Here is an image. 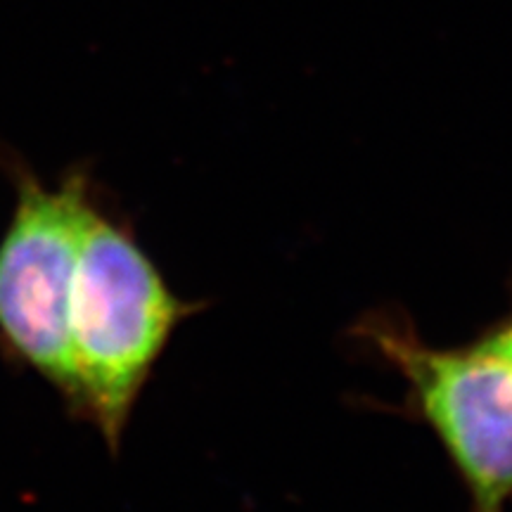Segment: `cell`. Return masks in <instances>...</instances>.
Returning a JSON list of instances; mask_svg holds the SVG:
<instances>
[{
  "instance_id": "obj_4",
  "label": "cell",
  "mask_w": 512,
  "mask_h": 512,
  "mask_svg": "<svg viewBox=\"0 0 512 512\" xmlns=\"http://www.w3.org/2000/svg\"><path fill=\"white\" fill-rule=\"evenodd\" d=\"M479 335H482L484 339H489V342L494 344V347L512 363V302L508 309H505L501 316L494 320V323L486 325Z\"/></svg>"
},
{
  "instance_id": "obj_1",
  "label": "cell",
  "mask_w": 512,
  "mask_h": 512,
  "mask_svg": "<svg viewBox=\"0 0 512 512\" xmlns=\"http://www.w3.org/2000/svg\"><path fill=\"white\" fill-rule=\"evenodd\" d=\"M166 285L136 238L93 211L69 297L79 413L117 453L140 392L183 320L202 311Z\"/></svg>"
},
{
  "instance_id": "obj_2",
  "label": "cell",
  "mask_w": 512,
  "mask_h": 512,
  "mask_svg": "<svg viewBox=\"0 0 512 512\" xmlns=\"http://www.w3.org/2000/svg\"><path fill=\"white\" fill-rule=\"evenodd\" d=\"M406 382L403 413L430 427L463 482L470 512L512 503V363L477 335L434 347L401 309H373L351 328Z\"/></svg>"
},
{
  "instance_id": "obj_3",
  "label": "cell",
  "mask_w": 512,
  "mask_h": 512,
  "mask_svg": "<svg viewBox=\"0 0 512 512\" xmlns=\"http://www.w3.org/2000/svg\"><path fill=\"white\" fill-rule=\"evenodd\" d=\"M93 211L83 174L67 176L55 190L22 176L15 219L0 242V332L76 411L69 297Z\"/></svg>"
}]
</instances>
